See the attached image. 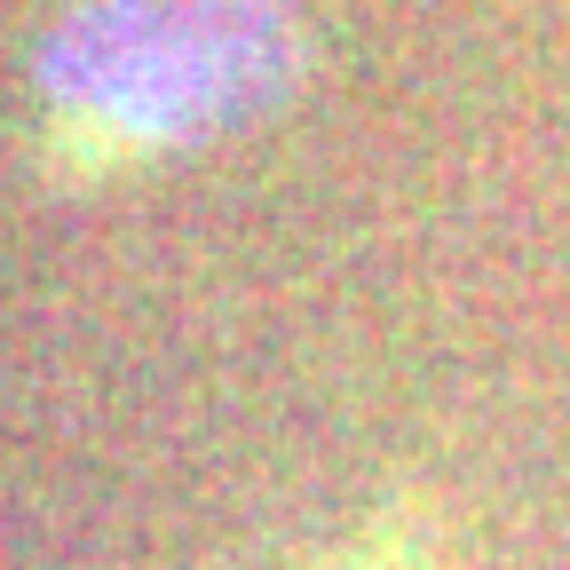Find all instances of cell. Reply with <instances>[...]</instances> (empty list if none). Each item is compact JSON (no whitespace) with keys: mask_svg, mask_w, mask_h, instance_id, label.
<instances>
[{"mask_svg":"<svg viewBox=\"0 0 570 570\" xmlns=\"http://www.w3.org/2000/svg\"><path fill=\"white\" fill-rule=\"evenodd\" d=\"M302 0H88L40 63L88 151H175L262 119L302 80Z\"/></svg>","mask_w":570,"mask_h":570,"instance_id":"obj_1","label":"cell"}]
</instances>
